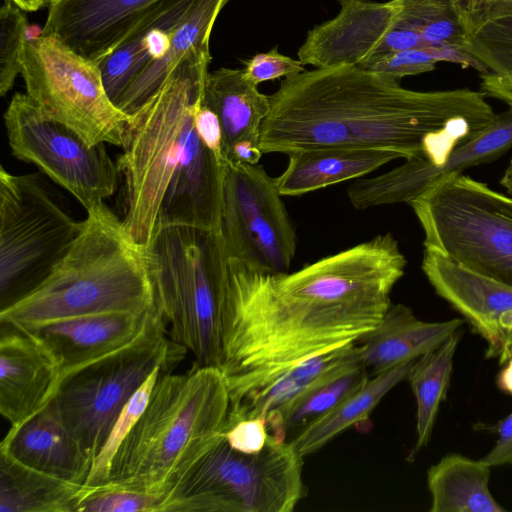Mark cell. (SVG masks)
Segmentation results:
<instances>
[{
    "mask_svg": "<svg viewBox=\"0 0 512 512\" xmlns=\"http://www.w3.org/2000/svg\"><path fill=\"white\" fill-rule=\"evenodd\" d=\"M406 265L389 232L292 273L229 259L219 369L230 404L300 362L358 342L382 319Z\"/></svg>",
    "mask_w": 512,
    "mask_h": 512,
    "instance_id": "obj_1",
    "label": "cell"
},
{
    "mask_svg": "<svg viewBox=\"0 0 512 512\" xmlns=\"http://www.w3.org/2000/svg\"><path fill=\"white\" fill-rule=\"evenodd\" d=\"M482 91H415L353 65L284 78L269 96L263 153L321 148L385 149L445 163L457 146L494 122Z\"/></svg>",
    "mask_w": 512,
    "mask_h": 512,
    "instance_id": "obj_2",
    "label": "cell"
},
{
    "mask_svg": "<svg viewBox=\"0 0 512 512\" xmlns=\"http://www.w3.org/2000/svg\"><path fill=\"white\" fill-rule=\"evenodd\" d=\"M65 257L31 293L0 309V324L26 328L105 312L144 313L156 305L148 249L102 203L87 211Z\"/></svg>",
    "mask_w": 512,
    "mask_h": 512,
    "instance_id": "obj_3",
    "label": "cell"
},
{
    "mask_svg": "<svg viewBox=\"0 0 512 512\" xmlns=\"http://www.w3.org/2000/svg\"><path fill=\"white\" fill-rule=\"evenodd\" d=\"M229 409L226 379L218 367L194 363L183 374L162 373L120 444L105 484L141 490L163 501L221 437Z\"/></svg>",
    "mask_w": 512,
    "mask_h": 512,
    "instance_id": "obj_4",
    "label": "cell"
},
{
    "mask_svg": "<svg viewBox=\"0 0 512 512\" xmlns=\"http://www.w3.org/2000/svg\"><path fill=\"white\" fill-rule=\"evenodd\" d=\"M210 50L190 53L127 124L117 167L123 177L124 225L132 239L148 247L161 203L183 142L203 101Z\"/></svg>",
    "mask_w": 512,
    "mask_h": 512,
    "instance_id": "obj_5",
    "label": "cell"
},
{
    "mask_svg": "<svg viewBox=\"0 0 512 512\" xmlns=\"http://www.w3.org/2000/svg\"><path fill=\"white\" fill-rule=\"evenodd\" d=\"M147 249L169 338L192 352L198 365L219 368L228 264L221 230L157 225Z\"/></svg>",
    "mask_w": 512,
    "mask_h": 512,
    "instance_id": "obj_6",
    "label": "cell"
},
{
    "mask_svg": "<svg viewBox=\"0 0 512 512\" xmlns=\"http://www.w3.org/2000/svg\"><path fill=\"white\" fill-rule=\"evenodd\" d=\"M303 458L270 435L257 453L222 436L184 474L158 512H292L306 495Z\"/></svg>",
    "mask_w": 512,
    "mask_h": 512,
    "instance_id": "obj_7",
    "label": "cell"
},
{
    "mask_svg": "<svg viewBox=\"0 0 512 512\" xmlns=\"http://www.w3.org/2000/svg\"><path fill=\"white\" fill-rule=\"evenodd\" d=\"M158 302L130 343L63 377L52 402L92 463L123 407L157 368L173 370L187 349L172 341Z\"/></svg>",
    "mask_w": 512,
    "mask_h": 512,
    "instance_id": "obj_8",
    "label": "cell"
},
{
    "mask_svg": "<svg viewBox=\"0 0 512 512\" xmlns=\"http://www.w3.org/2000/svg\"><path fill=\"white\" fill-rule=\"evenodd\" d=\"M409 205L423 229L425 248L512 286V197L450 173Z\"/></svg>",
    "mask_w": 512,
    "mask_h": 512,
    "instance_id": "obj_9",
    "label": "cell"
},
{
    "mask_svg": "<svg viewBox=\"0 0 512 512\" xmlns=\"http://www.w3.org/2000/svg\"><path fill=\"white\" fill-rule=\"evenodd\" d=\"M82 222L41 173L0 167V309L35 290L65 257Z\"/></svg>",
    "mask_w": 512,
    "mask_h": 512,
    "instance_id": "obj_10",
    "label": "cell"
},
{
    "mask_svg": "<svg viewBox=\"0 0 512 512\" xmlns=\"http://www.w3.org/2000/svg\"><path fill=\"white\" fill-rule=\"evenodd\" d=\"M26 94L42 114L90 145L123 146L130 115L108 96L99 65L53 35L27 40L21 59Z\"/></svg>",
    "mask_w": 512,
    "mask_h": 512,
    "instance_id": "obj_11",
    "label": "cell"
},
{
    "mask_svg": "<svg viewBox=\"0 0 512 512\" xmlns=\"http://www.w3.org/2000/svg\"><path fill=\"white\" fill-rule=\"evenodd\" d=\"M12 155L35 165L87 210L117 188L119 170L105 143L90 145L71 128L45 117L25 93H15L4 113Z\"/></svg>",
    "mask_w": 512,
    "mask_h": 512,
    "instance_id": "obj_12",
    "label": "cell"
},
{
    "mask_svg": "<svg viewBox=\"0 0 512 512\" xmlns=\"http://www.w3.org/2000/svg\"><path fill=\"white\" fill-rule=\"evenodd\" d=\"M275 178L262 165H225L221 233L228 260L264 273L288 272L296 233Z\"/></svg>",
    "mask_w": 512,
    "mask_h": 512,
    "instance_id": "obj_13",
    "label": "cell"
},
{
    "mask_svg": "<svg viewBox=\"0 0 512 512\" xmlns=\"http://www.w3.org/2000/svg\"><path fill=\"white\" fill-rule=\"evenodd\" d=\"M339 13L316 25L306 36L297 55L305 65L327 68L353 65L367 69L385 56V41L393 29V0H337Z\"/></svg>",
    "mask_w": 512,
    "mask_h": 512,
    "instance_id": "obj_14",
    "label": "cell"
},
{
    "mask_svg": "<svg viewBox=\"0 0 512 512\" xmlns=\"http://www.w3.org/2000/svg\"><path fill=\"white\" fill-rule=\"evenodd\" d=\"M162 0H50L42 35L99 64Z\"/></svg>",
    "mask_w": 512,
    "mask_h": 512,
    "instance_id": "obj_15",
    "label": "cell"
},
{
    "mask_svg": "<svg viewBox=\"0 0 512 512\" xmlns=\"http://www.w3.org/2000/svg\"><path fill=\"white\" fill-rule=\"evenodd\" d=\"M61 372L49 349L30 332L1 324L0 412L15 427L54 397Z\"/></svg>",
    "mask_w": 512,
    "mask_h": 512,
    "instance_id": "obj_16",
    "label": "cell"
},
{
    "mask_svg": "<svg viewBox=\"0 0 512 512\" xmlns=\"http://www.w3.org/2000/svg\"><path fill=\"white\" fill-rule=\"evenodd\" d=\"M421 268L436 293L460 312L487 343L486 357H500L501 316L512 310V286L425 248Z\"/></svg>",
    "mask_w": 512,
    "mask_h": 512,
    "instance_id": "obj_17",
    "label": "cell"
},
{
    "mask_svg": "<svg viewBox=\"0 0 512 512\" xmlns=\"http://www.w3.org/2000/svg\"><path fill=\"white\" fill-rule=\"evenodd\" d=\"M225 165L201 141L193 119L165 191L157 225L221 230Z\"/></svg>",
    "mask_w": 512,
    "mask_h": 512,
    "instance_id": "obj_18",
    "label": "cell"
},
{
    "mask_svg": "<svg viewBox=\"0 0 512 512\" xmlns=\"http://www.w3.org/2000/svg\"><path fill=\"white\" fill-rule=\"evenodd\" d=\"M153 309L144 313L88 314L21 329L49 349L59 365L61 381L72 371L130 343L144 329Z\"/></svg>",
    "mask_w": 512,
    "mask_h": 512,
    "instance_id": "obj_19",
    "label": "cell"
},
{
    "mask_svg": "<svg viewBox=\"0 0 512 512\" xmlns=\"http://www.w3.org/2000/svg\"><path fill=\"white\" fill-rule=\"evenodd\" d=\"M0 450L19 462L64 481L84 485L92 460L62 422L54 404L11 427Z\"/></svg>",
    "mask_w": 512,
    "mask_h": 512,
    "instance_id": "obj_20",
    "label": "cell"
},
{
    "mask_svg": "<svg viewBox=\"0 0 512 512\" xmlns=\"http://www.w3.org/2000/svg\"><path fill=\"white\" fill-rule=\"evenodd\" d=\"M464 321H423L406 305L391 302L380 322L357 342L362 361L370 376L414 361L457 332Z\"/></svg>",
    "mask_w": 512,
    "mask_h": 512,
    "instance_id": "obj_21",
    "label": "cell"
},
{
    "mask_svg": "<svg viewBox=\"0 0 512 512\" xmlns=\"http://www.w3.org/2000/svg\"><path fill=\"white\" fill-rule=\"evenodd\" d=\"M194 2L195 0H162L98 64L106 92L116 106L142 70L166 53L174 31Z\"/></svg>",
    "mask_w": 512,
    "mask_h": 512,
    "instance_id": "obj_22",
    "label": "cell"
},
{
    "mask_svg": "<svg viewBox=\"0 0 512 512\" xmlns=\"http://www.w3.org/2000/svg\"><path fill=\"white\" fill-rule=\"evenodd\" d=\"M285 170L275 178L282 196H301L344 181L359 179L402 158L385 149L321 147L293 151Z\"/></svg>",
    "mask_w": 512,
    "mask_h": 512,
    "instance_id": "obj_23",
    "label": "cell"
},
{
    "mask_svg": "<svg viewBox=\"0 0 512 512\" xmlns=\"http://www.w3.org/2000/svg\"><path fill=\"white\" fill-rule=\"evenodd\" d=\"M203 104L219 119L224 159L239 143L260 146L261 126L270 110V100L246 77L243 69L222 67L208 72Z\"/></svg>",
    "mask_w": 512,
    "mask_h": 512,
    "instance_id": "obj_24",
    "label": "cell"
},
{
    "mask_svg": "<svg viewBox=\"0 0 512 512\" xmlns=\"http://www.w3.org/2000/svg\"><path fill=\"white\" fill-rule=\"evenodd\" d=\"M358 364L364 363L357 342L300 362L230 404L227 423L245 418H266L313 386Z\"/></svg>",
    "mask_w": 512,
    "mask_h": 512,
    "instance_id": "obj_25",
    "label": "cell"
},
{
    "mask_svg": "<svg viewBox=\"0 0 512 512\" xmlns=\"http://www.w3.org/2000/svg\"><path fill=\"white\" fill-rule=\"evenodd\" d=\"M229 0H195L173 33L166 53L147 65L133 80L117 103L124 113L136 112L192 52L210 50L216 19Z\"/></svg>",
    "mask_w": 512,
    "mask_h": 512,
    "instance_id": "obj_26",
    "label": "cell"
},
{
    "mask_svg": "<svg viewBox=\"0 0 512 512\" xmlns=\"http://www.w3.org/2000/svg\"><path fill=\"white\" fill-rule=\"evenodd\" d=\"M88 489L33 469L0 450V512H76Z\"/></svg>",
    "mask_w": 512,
    "mask_h": 512,
    "instance_id": "obj_27",
    "label": "cell"
},
{
    "mask_svg": "<svg viewBox=\"0 0 512 512\" xmlns=\"http://www.w3.org/2000/svg\"><path fill=\"white\" fill-rule=\"evenodd\" d=\"M491 466L460 454L444 456L427 472L430 512H503L489 489Z\"/></svg>",
    "mask_w": 512,
    "mask_h": 512,
    "instance_id": "obj_28",
    "label": "cell"
},
{
    "mask_svg": "<svg viewBox=\"0 0 512 512\" xmlns=\"http://www.w3.org/2000/svg\"><path fill=\"white\" fill-rule=\"evenodd\" d=\"M414 362L371 376L359 390L302 428L288 441L302 457L318 451L347 428L367 419L391 389L408 379Z\"/></svg>",
    "mask_w": 512,
    "mask_h": 512,
    "instance_id": "obj_29",
    "label": "cell"
},
{
    "mask_svg": "<svg viewBox=\"0 0 512 512\" xmlns=\"http://www.w3.org/2000/svg\"><path fill=\"white\" fill-rule=\"evenodd\" d=\"M462 12L463 51L486 72L512 80V0H466Z\"/></svg>",
    "mask_w": 512,
    "mask_h": 512,
    "instance_id": "obj_30",
    "label": "cell"
},
{
    "mask_svg": "<svg viewBox=\"0 0 512 512\" xmlns=\"http://www.w3.org/2000/svg\"><path fill=\"white\" fill-rule=\"evenodd\" d=\"M512 147V108L497 114L492 124L454 148L445 163L433 166L424 157H411L402 164L415 199L431 183L443 175L461 173L464 169L490 163Z\"/></svg>",
    "mask_w": 512,
    "mask_h": 512,
    "instance_id": "obj_31",
    "label": "cell"
},
{
    "mask_svg": "<svg viewBox=\"0 0 512 512\" xmlns=\"http://www.w3.org/2000/svg\"><path fill=\"white\" fill-rule=\"evenodd\" d=\"M457 332L413 363L408 381L415 396L416 442L410 458L425 447L431 437L441 402L449 387L453 359L459 343Z\"/></svg>",
    "mask_w": 512,
    "mask_h": 512,
    "instance_id": "obj_32",
    "label": "cell"
},
{
    "mask_svg": "<svg viewBox=\"0 0 512 512\" xmlns=\"http://www.w3.org/2000/svg\"><path fill=\"white\" fill-rule=\"evenodd\" d=\"M364 364L344 370L308 389L285 407L266 417L270 435L286 441L309 423L359 390L370 378Z\"/></svg>",
    "mask_w": 512,
    "mask_h": 512,
    "instance_id": "obj_33",
    "label": "cell"
},
{
    "mask_svg": "<svg viewBox=\"0 0 512 512\" xmlns=\"http://www.w3.org/2000/svg\"><path fill=\"white\" fill-rule=\"evenodd\" d=\"M393 28L416 34L427 49L463 50L466 41L462 3L458 0H395Z\"/></svg>",
    "mask_w": 512,
    "mask_h": 512,
    "instance_id": "obj_34",
    "label": "cell"
},
{
    "mask_svg": "<svg viewBox=\"0 0 512 512\" xmlns=\"http://www.w3.org/2000/svg\"><path fill=\"white\" fill-rule=\"evenodd\" d=\"M165 372H172V370L157 367L125 404L105 444L92 463L89 476L84 484L85 486L97 487L107 482L112 460L120 444L145 410L156 381Z\"/></svg>",
    "mask_w": 512,
    "mask_h": 512,
    "instance_id": "obj_35",
    "label": "cell"
},
{
    "mask_svg": "<svg viewBox=\"0 0 512 512\" xmlns=\"http://www.w3.org/2000/svg\"><path fill=\"white\" fill-rule=\"evenodd\" d=\"M22 9L10 0L0 8V95L12 89L21 73V56L27 42L28 20Z\"/></svg>",
    "mask_w": 512,
    "mask_h": 512,
    "instance_id": "obj_36",
    "label": "cell"
},
{
    "mask_svg": "<svg viewBox=\"0 0 512 512\" xmlns=\"http://www.w3.org/2000/svg\"><path fill=\"white\" fill-rule=\"evenodd\" d=\"M76 512H158L162 498L141 490L104 484L88 487Z\"/></svg>",
    "mask_w": 512,
    "mask_h": 512,
    "instance_id": "obj_37",
    "label": "cell"
},
{
    "mask_svg": "<svg viewBox=\"0 0 512 512\" xmlns=\"http://www.w3.org/2000/svg\"><path fill=\"white\" fill-rule=\"evenodd\" d=\"M246 77L255 85L305 71L300 60L281 54L277 47L266 53H257L245 63Z\"/></svg>",
    "mask_w": 512,
    "mask_h": 512,
    "instance_id": "obj_38",
    "label": "cell"
},
{
    "mask_svg": "<svg viewBox=\"0 0 512 512\" xmlns=\"http://www.w3.org/2000/svg\"><path fill=\"white\" fill-rule=\"evenodd\" d=\"M228 444L244 453H257L267 444L270 433L266 418L255 417L226 423L222 433Z\"/></svg>",
    "mask_w": 512,
    "mask_h": 512,
    "instance_id": "obj_39",
    "label": "cell"
},
{
    "mask_svg": "<svg viewBox=\"0 0 512 512\" xmlns=\"http://www.w3.org/2000/svg\"><path fill=\"white\" fill-rule=\"evenodd\" d=\"M194 126L201 141L225 164L223 135L217 115L202 103L194 114Z\"/></svg>",
    "mask_w": 512,
    "mask_h": 512,
    "instance_id": "obj_40",
    "label": "cell"
},
{
    "mask_svg": "<svg viewBox=\"0 0 512 512\" xmlns=\"http://www.w3.org/2000/svg\"><path fill=\"white\" fill-rule=\"evenodd\" d=\"M492 466L512 464V413L498 427V440L482 458Z\"/></svg>",
    "mask_w": 512,
    "mask_h": 512,
    "instance_id": "obj_41",
    "label": "cell"
},
{
    "mask_svg": "<svg viewBox=\"0 0 512 512\" xmlns=\"http://www.w3.org/2000/svg\"><path fill=\"white\" fill-rule=\"evenodd\" d=\"M481 91L489 97L505 102L512 108V80L506 77L485 72L480 73Z\"/></svg>",
    "mask_w": 512,
    "mask_h": 512,
    "instance_id": "obj_42",
    "label": "cell"
},
{
    "mask_svg": "<svg viewBox=\"0 0 512 512\" xmlns=\"http://www.w3.org/2000/svg\"><path fill=\"white\" fill-rule=\"evenodd\" d=\"M498 373L496 384L504 393L512 395V359L507 360Z\"/></svg>",
    "mask_w": 512,
    "mask_h": 512,
    "instance_id": "obj_43",
    "label": "cell"
},
{
    "mask_svg": "<svg viewBox=\"0 0 512 512\" xmlns=\"http://www.w3.org/2000/svg\"><path fill=\"white\" fill-rule=\"evenodd\" d=\"M25 12H34L48 6L50 0H10Z\"/></svg>",
    "mask_w": 512,
    "mask_h": 512,
    "instance_id": "obj_44",
    "label": "cell"
},
{
    "mask_svg": "<svg viewBox=\"0 0 512 512\" xmlns=\"http://www.w3.org/2000/svg\"><path fill=\"white\" fill-rule=\"evenodd\" d=\"M512 359V331H505V342L502 354L499 357L500 364Z\"/></svg>",
    "mask_w": 512,
    "mask_h": 512,
    "instance_id": "obj_45",
    "label": "cell"
},
{
    "mask_svg": "<svg viewBox=\"0 0 512 512\" xmlns=\"http://www.w3.org/2000/svg\"><path fill=\"white\" fill-rule=\"evenodd\" d=\"M500 184L507 190L508 194L512 196V159L500 180Z\"/></svg>",
    "mask_w": 512,
    "mask_h": 512,
    "instance_id": "obj_46",
    "label": "cell"
},
{
    "mask_svg": "<svg viewBox=\"0 0 512 512\" xmlns=\"http://www.w3.org/2000/svg\"><path fill=\"white\" fill-rule=\"evenodd\" d=\"M504 331H512V310L505 312L500 319Z\"/></svg>",
    "mask_w": 512,
    "mask_h": 512,
    "instance_id": "obj_47",
    "label": "cell"
},
{
    "mask_svg": "<svg viewBox=\"0 0 512 512\" xmlns=\"http://www.w3.org/2000/svg\"><path fill=\"white\" fill-rule=\"evenodd\" d=\"M458 1L462 3V2H464V1H466V0H458Z\"/></svg>",
    "mask_w": 512,
    "mask_h": 512,
    "instance_id": "obj_48",
    "label": "cell"
}]
</instances>
